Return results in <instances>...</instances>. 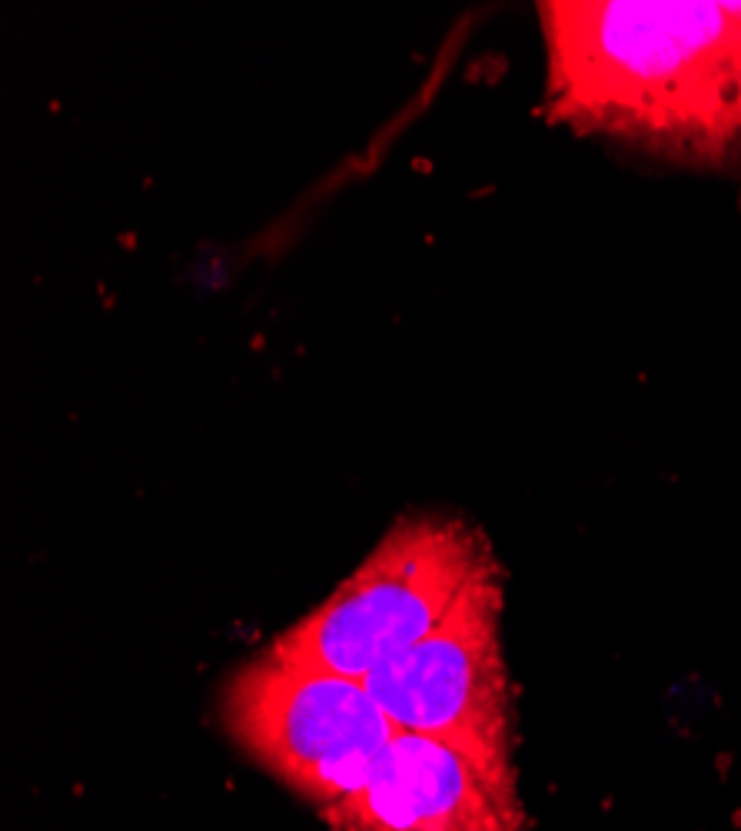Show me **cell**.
<instances>
[{
    "instance_id": "cell-3",
    "label": "cell",
    "mask_w": 741,
    "mask_h": 831,
    "mask_svg": "<svg viewBox=\"0 0 741 831\" xmlns=\"http://www.w3.org/2000/svg\"><path fill=\"white\" fill-rule=\"evenodd\" d=\"M230 738L319 815L356 792L396 738L366 682L276 655L236 665L220 692Z\"/></svg>"
},
{
    "instance_id": "cell-5",
    "label": "cell",
    "mask_w": 741,
    "mask_h": 831,
    "mask_svg": "<svg viewBox=\"0 0 741 831\" xmlns=\"http://www.w3.org/2000/svg\"><path fill=\"white\" fill-rule=\"evenodd\" d=\"M323 818L333 831H529L519 782L409 732H396L366 782Z\"/></svg>"
},
{
    "instance_id": "cell-1",
    "label": "cell",
    "mask_w": 741,
    "mask_h": 831,
    "mask_svg": "<svg viewBox=\"0 0 741 831\" xmlns=\"http://www.w3.org/2000/svg\"><path fill=\"white\" fill-rule=\"evenodd\" d=\"M545 117L698 170H741V0H552Z\"/></svg>"
},
{
    "instance_id": "cell-4",
    "label": "cell",
    "mask_w": 741,
    "mask_h": 831,
    "mask_svg": "<svg viewBox=\"0 0 741 831\" xmlns=\"http://www.w3.org/2000/svg\"><path fill=\"white\" fill-rule=\"evenodd\" d=\"M366 689L396 732L442 742L489 775L516 782V718L502 652V569L462 595L436 632L369 672Z\"/></svg>"
},
{
    "instance_id": "cell-2",
    "label": "cell",
    "mask_w": 741,
    "mask_h": 831,
    "mask_svg": "<svg viewBox=\"0 0 741 831\" xmlns=\"http://www.w3.org/2000/svg\"><path fill=\"white\" fill-rule=\"evenodd\" d=\"M496 569L489 539L472 522L409 512L313 612L276 635L270 649L366 682L386 659L436 632L462 595Z\"/></svg>"
}]
</instances>
